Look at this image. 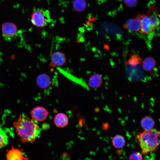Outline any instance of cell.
<instances>
[{"label":"cell","instance_id":"30bf717a","mask_svg":"<svg viewBox=\"0 0 160 160\" xmlns=\"http://www.w3.org/2000/svg\"><path fill=\"white\" fill-rule=\"evenodd\" d=\"M68 119L65 114L60 113L57 114L54 118V122L56 127L63 128L68 124Z\"/></svg>","mask_w":160,"mask_h":160},{"label":"cell","instance_id":"e0dca14e","mask_svg":"<svg viewBox=\"0 0 160 160\" xmlns=\"http://www.w3.org/2000/svg\"><path fill=\"white\" fill-rule=\"evenodd\" d=\"M73 6L75 10L78 12H81L86 8L87 3L85 0H74L73 2Z\"/></svg>","mask_w":160,"mask_h":160},{"label":"cell","instance_id":"5bb4252c","mask_svg":"<svg viewBox=\"0 0 160 160\" xmlns=\"http://www.w3.org/2000/svg\"><path fill=\"white\" fill-rule=\"evenodd\" d=\"M156 65L155 60L151 57L145 58L143 62L142 65L144 69L148 72H150L153 70Z\"/></svg>","mask_w":160,"mask_h":160},{"label":"cell","instance_id":"6da1fadb","mask_svg":"<svg viewBox=\"0 0 160 160\" xmlns=\"http://www.w3.org/2000/svg\"><path fill=\"white\" fill-rule=\"evenodd\" d=\"M16 132L23 143H33L39 136V126L28 116L20 114L13 123Z\"/></svg>","mask_w":160,"mask_h":160},{"label":"cell","instance_id":"52a82bcc","mask_svg":"<svg viewBox=\"0 0 160 160\" xmlns=\"http://www.w3.org/2000/svg\"><path fill=\"white\" fill-rule=\"evenodd\" d=\"M17 31L16 26L12 23H5L2 26V33L4 37L7 39L8 40L14 36Z\"/></svg>","mask_w":160,"mask_h":160},{"label":"cell","instance_id":"ffe728a7","mask_svg":"<svg viewBox=\"0 0 160 160\" xmlns=\"http://www.w3.org/2000/svg\"><path fill=\"white\" fill-rule=\"evenodd\" d=\"M143 157L139 152H135L132 153L129 157L130 160H142Z\"/></svg>","mask_w":160,"mask_h":160},{"label":"cell","instance_id":"44dd1931","mask_svg":"<svg viewBox=\"0 0 160 160\" xmlns=\"http://www.w3.org/2000/svg\"><path fill=\"white\" fill-rule=\"evenodd\" d=\"M109 127V124L107 123L103 124L102 126V128L103 130H106Z\"/></svg>","mask_w":160,"mask_h":160},{"label":"cell","instance_id":"8992f818","mask_svg":"<svg viewBox=\"0 0 160 160\" xmlns=\"http://www.w3.org/2000/svg\"><path fill=\"white\" fill-rule=\"evenodd\" d=\"M23 149L15 148L12 146V148L7 150V159L8 160H28V159L24 156L23 153Z\"/></svg>","mask_w":160,"mask_h":160},{"label":"cell","instance_id":"7a4b0ae2","mask_svg":"<svg viewBox=\"0 0 160 160\" xmlns=\"http://www.w3.org/2000/svg\"><path fill=\"white\" fill-rule=\"evenodd\" d=\"M136 138L144 155L156 151L160 144V130H144L136 134Z\"/></svg>","mask_w":160,"mask_h":160},{"label":"cell","instance_id":"277c9868","mask_svg":"<svg viewBox=\"0 0 160 160\" xmlns=\"http://www.w3.org/2000/svg\"><path fill=\"white\" fill-rule=\"evenodd\" d=\"M136 18L140 23V28L139 31L140 33L148 34L156 29L147 15L138 14Z\"/></svg>","mask_w":160,"mask_h":160},{"label":"cell","instance_id":"9c48e42d","mask_svg":"<svg viewBox=\"0 0 160 160\" xmlns=\"http://www.w3.org/2000/svg\"><path fill=\"white\" fill-rule=\"evenodd\" d=\"M123 28L131 31L139 32L140 28V23L137 18L129 19L124 25Z\"/></svg>","mask_w":160,"mask_h":160},{"label":"cell","instance_id":"8fae6325","mask_svg":"<svg viewBox=\"0 0 160 160\" xmlns=\"http://www.w3.org/2000/svg\"><path fill=\"white\" fill-rule=\"evenodd\" d=\"M103 79L101 75L94 74L92 75L89 78L88 84L93 88H96L100 87L102 84Z\"/></svg>","mask_w":160,"mask_h":160},{"label":"cell","instance_id":"ac0fdd59","mask_svg":"<svg viewBox=\"0 0 160 160\" xmlns=\"http://www.w3.org/2000/svg\"><path fill=\"white\" fill-rule=\"evenodd\" d=\"M8 137L0 127V148L6 145L8 143Z\"/></svg>","mask_w":160,"mask_h":160},{"label":"cell","instance_id":"ba28073f","mask_svg":"<svg viewBox=\"0 0 160 160\" xmlns=\"http://www.w3.org/2000/svg\"><path fill=\"white\" fill-rule=\"evenodd\" d=\"M147 15L152 25L156 29L160 25V19L158 17V11L155 6H152L149 8Z\"/></svg>","mask_w":160,"mask_h":160},{"label":"cell","instance_id":"7c38bea8","mask_svg":"<svg viewBox=\"0 0 160 160\" xmlns=\"http://www.w3.org/2000/svg\"><path fill=\"white\" fill-rule=\"evenodd\" d=\"M155 124L154 120L152 118L148 116L143 117L140 121L141 127L144 130H149L153 129Z\"/></svg>","mask_w":160,"mask_h":160},{"label":"cell","instance_id":"9a60e30c","mask_svg":"<svg viewBox=\"0 0 160 160\" xmlns=\"http://www.w3.org/2000/svg\"><path fill=\"white\" fill-rule=\"evenodd\" d=\"M51 60L55 65L60 66L63 65L65 62V57L64 55L60 52L54 53L51 57Z\"/></svg>","mask_w":160,"mask_h":160},{"label":"cell","instance_id":"d6986e66","mask_svg":"<svg viewBox=\"0 0 160 160\" xmlns=\"http://www.w3.org/2000/svg\"><path fill=\"white\" fill-rule=\"evenodd\" d=\"M125 4L129 7L136 6L138 3V0H123Z\"/></svg>","mask_w":160,"mask_h":160},{"label":"cell","instance_id":"5b68a950","mask_svg":"<svg viewBox=\"0 0 160 160\" xmlns=\"http://www.w3.org/2000/svg\"><path fill=\"white\" fill-rule=\"evenodd\" d=\"M32 119L41 122L45 120L49 115V112L45 108L37 106L33 108L30 112Z\"/></svg>","mask_w":160,"mask_h":160},{"label":"cell","instance_id":"3957f363","mask_svg":"<svg viewBox=\"0 0 160 160\" xmlns=\"http://www.w3.org/2000/svg\"><path fill=\"white\" fill-rule=\"evenodd\" d=\"M46 13L39 9L34 11L31 16L32 24L37 27H42L46 25L48 20Z\"/></svg>","mask_w":160,"mask_h":160},{"label":"cell","instance_id":"4fadbf2b","mask_svg":"<svg viewBox=\"0 0 160 160\" xmlns=\"http://www.w3.org/2000/svg\"><path fill=\"white\" fill-rule=\"evenodd\" d=\"M37 82L40 87L42 89H46L47 88L50 84V79L48 75L42 74L38 77Z\"/></svg>","mask_w":160,"mask_h":160},{"label":"cell","instance_id":"2e32d148","mask_svg":"<svg viewBox=\"0 0 160 160\" xmlns=\"http://www.w3.org/2000/svg\"><path fill=\"white\" fill-rule=\"evenodd\" d=\"M112 142L113 146L117 149L123 148L125 144V140L124 137L119 135L113 137Z\"/></svg>","mask_w":160,"mask_h":160}]
</instances>
